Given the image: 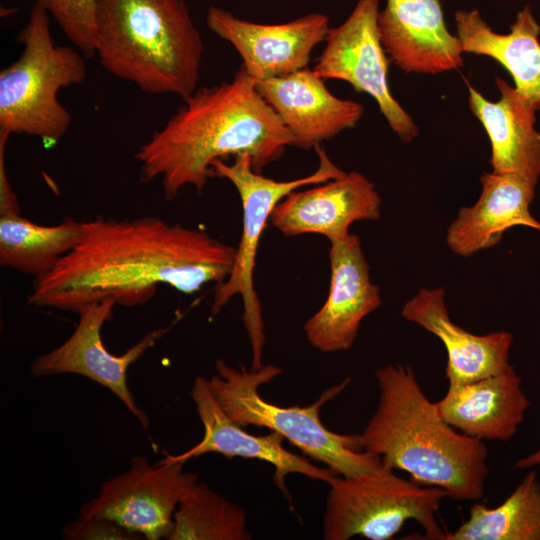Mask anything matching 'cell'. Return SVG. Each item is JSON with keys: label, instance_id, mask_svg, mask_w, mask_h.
Instances as JSON below:
<instances>
[{"label": "cell", "instance_id": "7c38bea8", "mask_svg": "<svg viewBox=\"0 0 540 540\" xmlns=\"http://www.w3.org/2000/svg\"><path fill=\"white\" fill-rule=\"evenodd\" d=\"M206 23L236 49L241 66L255 82L307 68L312 50L325 41L330 29L324 13H308L281 24H260L216 6L208 9Z\"/></svg>", "mask_w": 540, "mask_h": 540}, {"label": "cell", "instance_id": "5bb4252c", "mask_svg": "<svg viewBox=\"0 0 540 540\" xmlns=\"http://www.w3.org/2000/svg\"><path fill=\"white\" fill-rule=\"evenodd\" d=\"M190 396L203 426V437L193 447L177 454H166L164 459L186 463L191 458L207 453H218L227 458L256 459L274 467V484L288 497L286 477L301 474L326 484L335 474L329 468L312 464L283 446L285 438L270 431L266 435H253L234 422L219 405L209 386V379L195 378Z\"/></svg>", "mask_w": 540, "mask_h": 540}, {"label": "cell", "instance_id": "d6986e66", "mask_svg": "<svg viewBox=\"0 0 540 540\" xmlns=\"http://www.w3.org/2000/svg\"><path fill=\"white\" fill-rule=\"evenodd\" d=\"M482 191L472 206H462L449 225L446 242L457 255L469 257L496 246L505 231L527 226L540 231V221L530 212L535 183L514 174L483 173Z\"/></svg>", "mask_w": 540, "mask_h": 540}, {"label": "cell", "instance_id": "30bf717a", "mask_svg": "<svg viewBox=\"0 0 540 540\" xmlns=\"http://www.w3.org/2000/svg\"><path fill=\"white\" fill-rule=\"evenodd\" d=\"M184 465L164 458L151 465L135 456L127 470L105 481L97 496L82 505L80 514L111 519L143 539H167L180 502L199 482L198 474L185 471Z\"/></svg>", "mask_w": 540, "mask_h": 540}, {"label": "cell", "instance_id": "52a82bcc", "mask_svg": "<svg viewBox=\"0 0 540 540\" xmlns=\"http://www.w3.org/2000/svg\"><path fill=\"white\" fill-rule=\"evenodd\" d=\"M323 517V538L348 540L354 536L370 540L393 538L408 520L424 530V539L444 540L446 531L437 522L442 488L421 485L399 477L383 463L354 476L334 475Z\"/></svg>", "mask_w": 540, "mask_h": 540}, {"label": "cell", "instance_id": "5b68a950", "mask_svg": "<svg viewBox=\"0 0 540 540\" xmlns=\"http://www.w3.org/2000/svg\"><path fill=\"white\" fill-rule=\"evenodd\" d=\"M209 386L224 412L237 424L267 428L340 476H354L379 467L381 459L363 451L359 434L336 433L322 423L321 408L335 399L350 383V377L327 388L307 406L284 407L265 400L259 388L282 373L275 365L258 369L234 368L217 360Z\"/></svg>", "mask_w": 540, "mask_h": 540}, {"label": "cell", "instance_id": "83f0119b", "mask_svg": "<svg viewBox=\"0 0 540 540\" xmlns=\"http://www.w3.org/2000/svg\"><path fill=\"white\" fill-rule=\"evenodd\" d=\"M10 134L0 130V215L21 214L17 197L9 182L5 150Z\"/></svg>", "mask_w": 540, "mask_h": 540}, {"label": "cell", "instance_id": "2e32d148", "mask_svg": "<svg viewBox=\"0 0 540 540\" xmlns=\"http://www.w3.org/2000/svg\"><path fill=\"white\" fill-rule=\"evenodd\" d=\"M378 31L390 62L405 73L436 75L463 65L461 42L445 25L441 0H386Z\"/></svg>", "mask_w": 540, "mask_h": 540}, {"label": "cell", "instance_id": "ac0fdd59", "mask_svg": "<svg viewBox=\"0 0 540 540\" xmlns=\"http://www.w3.org/2000/svg\"><path fill=\"white\" fill-rule=\"evenodd\" d=\"M444 289H420L405 303L401 314L438 337L447 352L449 383H468L496 375L511 364L513 336L506 331L476 335L455 324L444 302Z\"/></svg>", "mask_w": 540, "mask_h": 540}, {"label": "cell", "instance_id": "9c48e42d", "mask_svg": "<svg viewBox=\"0 0 540 540\" xmlns=\"http://www.w3.org/2000/svg\"><path fill=\"white\" fill-rule=\"evenodd\" d=\"M379 11V0H357L348 18L329 29L313 71L324 80H342L356 92L370 95L391 130L403 142H411L419 129L390 91V60L379 36Z\"/></svg>", "mask_w": 540, "mask_h": 540}, {"label": "cell", "instance_id": "7402d4cb", "mask_svg": "<svg viewBox=\"0 0 540 540\" xmlns=\"http://www.w3.org/2000/svg\"><path fill=\"white\" fill-rule=\"evenodd\" d=\"M456 35L464 53L492 58L512 76L515 89L540 107V24L526 5L518 11L508 33L486 23L479 10H457Z\"/></svg>", "mask_w": 540, "mask_h": 540}, {"label": "cell", "instance_id": "9a60e30c", "mask_svg": "<svg viewBox=\"0 0 540 540\" xmlns=\"http://www.w3.org/2000/svg\"><path fill=\"white\" fill-rule=\"evenodd\" d=\"M381 198L375 185L352 171L303 191H293L274 208L270 222L285 236L319 234L330 243L346 238L359 220L377 221Z\"/></svg>", "mask_w": 540, "mask_h": 540}, {"label": "cell", "instance_id": "484cf974", "mask_svg": "<svg viewBox=\"0 0 540 540\" xmlns=\"http://www.w3.org/2000/svg\"><path fill=\"white\" fill-rule=\"evenodd\" d=\"M87 59L96 56L97 0H35Z\"/></svg>", "mask_w": 540, "mask_h": 540}, {"label": "cell", "instance_id": "277c9868", "mask_svg": "<svg viewBox=\"0 0 540 540\" xmlns=\"http://www.w3.org/2000/svg\"><path fill=\"white\" fill-rule=\"evenodd\" d=\"M95 53L143 92L184 100L199 83L203 42L183 0H97Z\"/></svg>", "mask_w": 540, "mask_h": 540}, {"label": "cell", "instance_id": "3957f363", "mask_svg": "<svg viewBox=\"0 0 540 540\" xmlns=\"http://www.w3.org/2000/svg\"><path fill=\"white\" fill-rule=\"evenodd\" d=\"M375 377L379 401L359 434L362 450L421 485L442 488L451 499H481L489 473L484 442L444 421L410 367L388 364Z\"/></svg>", "mask_w": 540, "mask_h": 540}, {"label": "cell", "instance_id": "f1b7e54d", "mask_svg": "<svg viewBox=\"0 0 540 540\" xmlns=\"http://www.w3.org/2000/svg\"><path fill=\"white\" fill-rule=\"evenodd\" d=\"M540 465V449L535 451L534 453L523 457L515 462L513 465L514 468L523 469V468H530L533 466Z\"/></svg>", "mask_w": 540, "mask_h": 540}, {"label": "cell", "instance_id": "ba28073f", "mask_svg": "<svg viewBox=\"0 0 540 540\" xmlns=\"http://www.w3.org/2000/svg\"><path fill=\"white\" fill-rule=\"evenodd\" d=\"M319 165L312 174L290 181H277L256 172L246 155L234 157L232 164L215 160L214 177L230 181L242 204V234L236 251L233 269L228 278L215 285L211 313H219L235 296L243 303L242 320L248 334L252 369L263 366L265 345L262 307L254 285V269L262 233L276 205L289 193L308 185L322 184L345 174L327 155L321 145L315 147Z\"/></svg>", "mask_w": 540, "mask_h": 540}, {"label": "cell", "instance_id": "7a4b0ae2", "mask_svg": "<svg viewBox=\"0 0 540 540\" xmlns=\"http://www.w3.org/2000/svg\"><path fill=\"white\" fill-rule=\"evenodd\" d=\"M292 136L241 66L229 82L197 88L165 125L141 145L135 159L142 180L159 179L164 197L181 189L201 192L213 162L246 155L256 172L280 159Z\"/></svg>", "mask_w": 540, "mask_h": 540}, {"label": "cell", "instance_id": "cb8c5ba5", "mask_svg": "<svg viewBox=\"0 0 540 540\" xmlns=\"http://www.w3.org/2000/svg\"><path fill=\"white\" fill-rule=\"evenodd\" d=\"M444 540H540V482L529 472L495 508L476 503L469 517Z\"/></svg>", "mask_w": 540, "mask_h": 540}, {"label": "cell", "instance_id": "603a6c76", "mask_svg": "<svg viewBox=\"0 0 540 540\" xmlns=\"http://www.w3.org/2000/svg\"><path fill=\"white\" fill-rule=\"evenodd\" d=\"M83 233V221L70 217L44 226L21 214L0 215V265L42 277L73 250Z\"/></svg>", "mask_w": 540, "mask_h": 540}, {"label": "cell", "instance_id": "8fae6325", "mask_svg": "<svg viewBox=\"0 0 540 540\" xmlns=\"http://www.w3.org/2000/svg\"><path fill=\"white\" fill-rule=\"evenodd\" d=\"M116 305V300L109 297L83 307L70 337L36 357L30 371L34 377L76 374L96 382L112 392L147 431L149 416L137 405L128 387L127 373L129 367L169 331L170 326L151 330L121 355L112 354L103 343L101 330L112 318Z\"/></svg>", "mask_w": 540, "mask_h": 540}, {"label": "cell", "instance_id": "ffe728a7", "mask_svg": "<svg viewBox=\"0 0 540 540\" xmlns=\"http://www.w3.org/2000/svg\"><path fill=\"white\" fill-rule=\"evenodd\" d=\"M529 404L512 365L477 381L449 383L446 394L436 402L446 423L482 441L510 440Z\"/></svg>", "mask_w": 540, "mask_h": 540}, {"label": "cell", "instance_id": "4316f807", "mask_svg": "<svg viewBox=\"0 0 540 540\" xmlns=\"http://www.w3.org/2000/svg\"><path fill=\"white\" fill-rule=\"evenodd\" d=\"M67 540H139L137 533L129 531L115 521L95 515H82L61 530Z\"/></svg>", "mask_w": 540, "mask_h": 540}, {"label": "cell", "instance_id": "e0dca14e", "mask_svg": "<svg viewBox=\"0 0 540 540\" xmlns=\"http://www.w3.org/2000/svg\"><path fill=\"white\" fill-rule=\"evenodd\" d=\"M256 87L290 132L292 146L304 150L353 128L364 113L362 104L333 95L309 68L256 82Z\"/></svg>", "mask_w": 540, "mask_h": 540}, {"label": "cell", "instance_id": "8992f818", "mask_svg": "<svg viewBox=\"0 0 540 540\" xmlns=\"http://www.w3.org/2000/svg\"><path fill=\"white\" fill-rule=\"evenodd\" d=\"M49 18L35 1L16 37L22 52L0 72V130L38 137L46 148L57 144L72 123L59 91L87 77V58L72 47L56 45Z\"/></svg>", "mask_w": 540, "mask_h": 540}, {"label": "cell", "instance_id": "6da1fadb", "mask_svg": "<svg viewBox=\"0 0 540 540\" xmlns=\"http://www.w3.org/2000/svg\"><path fill=\"white\" fill-rule=\"evenodd\" d=\"M79 243L36 278L28 304L78 313L113 297L118 305L148 302L160 285L192 295L230 275L237 248L208 232L157 216L83 221Z\"/></svg>", "mask_w": 540, "mask_h": 540}, {"label": "cell", "instance_id": "d4e9b609", "mask_svg": "<svg viewBox=\"0 0 540 540\" xmlns=\"http://www.w3.org/2000/svg\"><path fill=\"white\" fill-rule=\"evenodd\" d=\"M247 515L238 504L197 482L180 502L167 540H249Z\"/></svg>", "mask_w": 540, "mask_h": 540}, {"label": "cell", "instance_id": "44dd1931", "mask_svg": "<svg viewBox=\"0 0 540 540\" xmlns=\"http://www.w3.org/2000/svg\"><path fill=\"white\" fill-rule=\"evenodd\" d=\"M500 99L491 102L470 83L468 103L491 143L493 171L523 177L535 184L540 177V132L535 128L540 107L500 77Z\"/></svg>", "mask_w": 540, "mask_h": 540}, {"label": "cell", "instance_id": "4fadbf2b", "mask_svg": "<svg viewBox=\"0 0 540 540\" xmlns=\"http://www.w3.org/2000/svg\"><path fill=\"white\" fill-rule=\"evenodd\" d=\"M330 245L329 293L304 325L308 342L323 353L349 350L362 320L382 303L379 286L370 280L359 237L349 234Z\"/></svg>", "mask_w": 540, "mask_h": 540}]
</instances>
